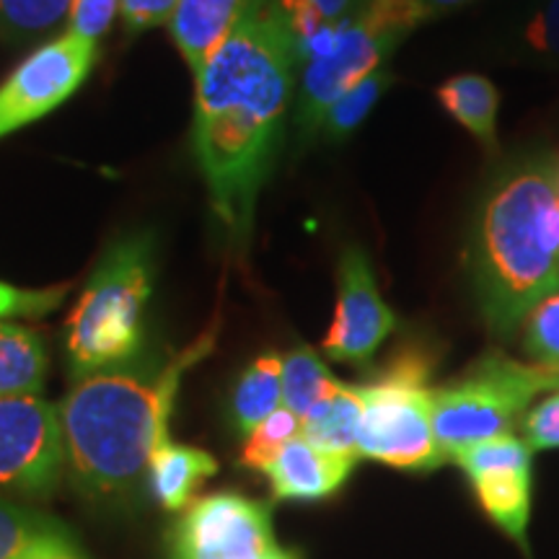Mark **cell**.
Returning <instances> with one entry per match:
<instances>
[{
    "label": "cell",
    "mask_w": 559,
    "mask_h": 559,
    "mask_svg": "<svg viewBox=\"0 0 559 559\" xmlns=\"http://www.w3.org/2000/svg\"><path fill=\"white\" fill-rule=\"evenodd\" d=\"M296 66L288 21L264 0L194 75V153L215 221L236 247L249 241L283 143Z\"/></svg>",
    "instance_id": "obj_1"
},
{
    "label": "cell",
    "mask_w": 559,
    "mask_h": 559,
    "mask_svg": "<svg viewBox=\"0 0 559 559\" xmlns=\"http://www.w3.org/2000/svg\"><path fill=\"white\" fill-rule=\"evenodd\" d=\"M464 262L481 317L502 337L559 293L557 153L510 158L489 177L474 207Z\"/></svg>",
    "instance_id": "obj_2"
},
{
    "label": "cell",
    "mask_w": 559,
    "mask_h": 559,
    "mask_svg": "<svg viewBox=\"0 0 559 559\" xmlns=\"http://www.w3.org/2000/svg\"><path fill=\"white\" fill-rule=\"evenodd\" d=\"M215 332L177 358L86 376L58 407L73 487L88 500H124L148 481L153 451L169 440L181 376L213 349Z\"/></svg>",
    "instance_id": "obj_3"
},
{
    "label": "cell",
    "mask_w": 559,
    "mask_h": 559,
    "mask_svg": "<svg viewBox=\"0 0 559 559\" xmlns=\"http://www.w3.org/2000/svg\"><path fill=\"white\" fill-rule=\"evenodd\" d=\"M153 241L111 243L66 321V353L75 379L132 366L143 349L145 309L153 296Z\"/></svg>",
    "instance_id": "obj_4"
},
{
    "label": "cell",
    "mask_w": 559,
    "mask_h": 559,
    "mask_svg": "<svg viewBox=\"0 0 559 559\" xmlns=\"http://www.w3.org/2000/svg\"><path fill=\"white\" fill-rule=\"evenodd\" d=\"M559 389V368L489 349L456 379L432 389V430L445 461L481 440L510 436L531 402Z\"/></svg>",
    "instance_id": "obj_5"
},
{
    "label": "cell",
    "mask_w": 559,
    "mask_h": 559,
    "mask_svg": "<svg viewBox=\"0 0 559 559\" xmlns=\"http://www.w3.org/2000/svg\"><path fill=\"white\" fill-rule=\"evenodd\" d=\"M430 16L425 0H362L347 19H342L332 50L324 58L300 66L296 94L300 143L319 138L332 104L381 70L391 52Z\"/></svg>",
    "instance_id": "obj_6"
},
{
    "label": "cell",
    "mask_w": 559,
    "mask_h": 559,
    "mask_svg": "<svg viewBox=\"0 0 559 559\" xmlns=\"http://www.w3.org/2000/svg\"><path fill=\"white\" fill-rule=\"evenodd\" d=\"M430 373L428 349L402 347L373 381L358 386L360 456L412 472H430L445 464L432 430Z\"/></svg>",
    "instance_id": "obj_7"
},
{
    "label": "cell",
    "mask_w": 559,
    "mask_h": 559,
    "mask_svg": "<svg viewBox=\"0 0 559 559\" xmlns=\"http://www.w3.org/2000/svg\"><path fill=\"white\" fill-rule=\"evenodd\" d=\"M171 559H300L280 547L270 508L239 492L194 500L169 534Z\"/></svg>",
    "instance_id": "obj_8"
},
{
    "label": "cell",
    "mask_w": 559,
    "mask_h": 559,
    "mask_svg": "<svg viewBox=\"0 0 559 559\" xmlns=\"http://www.w3.org/2000/svg\"><path fill=\"white\" fill-rule=\"evenodd\" d=\"M66 466L58 407L39 396H0V489L45 500Z\"/></svg>",
    "instance_id": "obj_9"
},
{
    "label": "cell",
    "mask_w": 559,
    "mask_h": 559,
    "mask_svg": "<svg viewBox=\"0 0 559 559\" xmlns=\"http://www.w3.org/2000/svg\"><path fill=\"white\" fill-rule=\"evenodd\" d=\"M94 62L96 41L68 32L34 50L0 86V140L68 102L88 79Z\"/></svg>",
    "instance_id": "obj_10"
},
{
    "label": "cell",
    "mask_w": 559,
    "mask_h": 559,
    "mask_svg": "<svg viewBox=\"0 0 559 559\" xmlns=\"http://www.w3.org/2000/svg\"><path fill=\"white\" fill-rule=\"evenodd\" d=\"M394 330L396 317L381 298L368 254L347 247L337 267V309L321 347L332 360L362 368Z\"/></svg>",
    "instance_id": "obj_11"
},
{
    "label": "cell",
    "mask_w": 559,
    "mask_h": 559,
    "mask_svg": "<svg viewBox=\"0 0 559 559\" xmlns=\"http://www.w3.org/2000/svg\"><path fill=\"white\" fill-rule=\"evenodd\" d=\"M262 3L264 0H179L169 32L194 75Z\"/></svg>",
    "instance_id": "obj_12"
},
{
    "label": "cell",
    "mask_w": 559,
    "mask_h": 559,
    "mask_svg": "<svg viewBox=\"0 0 559 559\" xmlns=\"http://www.w3.org/2000/svg\"><path fill=\"white\" fill-rule=\"evenodd\" d=\"M353 466L355 459L319 449L298 436L264 474L277 500H324L345 485Z\"/></svg>",
    "instance_id": "obj_13"
},
{
    "label": "cell",
    "mask_w": 559,
    "mask_h": 559,
    "mask_svg": "<svg viewBox=\"0 0 559 559\" xmlns=\"http://www.w3.org/2000/svg\"><path fill=\"white\" fill-rule=\"evenodd\" d=\"M215 472H218V461L207 451L166 440L151 456L148 487L160 508L177 513L192 506L194 492Z\"/></svg>",
    "instance_id": "obj_14"
},
{
    "label": "cell",
    "mask_w": 559,
    "mask_h": 559,
    "mask_svg": "<svg viewBox=\"0 0 559 559\" xmlns=\"http://www.w3.org/2000/svg\"><path fill=\"white\" fill-rule=\"evenodd\" d=\"M75 557L73 534L50 515L0 500V559Z\"/></svg>",
    "instance_id": "obj_15"
},
{
    "label": "cell",
    "mask_w": 559,
    "mask_h": 559,
    "mask_svg": "<svg viewBox=\"0 0 559 559\" xmlns=\"http://www.w3.org/2000/svg\"><path fill=\"white\" fill-rule=\"evenodd\" d=\"M440 107L451 120L479 140L487 153L498 151L500 91L479 73H461L443 81L436 91Z\"/></svg>",
    "instance_id": "obj_16"
},
{
    "label": "cell",
    "mask_w": 559,
    "mask_h": 559,
    "mask_svg": "<svg viewBox=\"0 0 559 559\" xmlns=\"http://www.w3.org/2000/svg\"><path fill=\"white\" fill-rule=\"evenodd\" d=\"M360 419L362 400L358 386L340 381V386L304 417V438L324 451L358 459Z\"/></svg>",
    "instance_id": "obj_17"
},
{
    "label": "cell",
    "mask_w": 559,
    "mask_h": 559,
    "mask_svg": "<svg viewBox=\"0 0 559 559\" xmlns=\"http://www.w3.org/2000/svg\"><path fill=\"white\" fill-rule=\"evenodd\" d=\"M45 342L29 326L0 321V396H37L45 389Z\"/></svg>",
    "instance_id": "obj_18"
},
{
    "label": "cell",
    "mask_w": 559,
    "mask_h": 559,
    "mask_svg": "<svg viewBox=\"0 0 559 559\" xmlns=\"http://www.w3.org/2000/svg\"><path fill=\"white\" fill-rule=\"evenodd\" d=\"M280 407H283V358L262 355L236 381L230 394V423L236 432L251 436Z\"/></svg>",
    "instance_id": "obj_19"
},
{
    "label": "cell",
    "mask_w": 559,
    "mask_h": 559,
    "mask_svg": "<svg viewBox=\"0 0 559 559\" xmlns=\"http://www.w3.org/2000/svg\"><path fill=\"white\" fill-rule=\"evenodd\" d=\"M481 508L510 539L526 549V528L531 515V469L495 472L472 479Z\"/></svg>",
    "instance_id": "obj_20"
},
{
    "label": "cell",
    "mask_w": 559,
    "mask_h": 559,
    "mask_svg": "<svg viewBox=\"0 0 559 559\" xmlns=\"http://www.w3.org/2000/svg\"><path fill=\"white\" fill-rule=\"evenodd\" d=\"M337 386L340 381L330 373L317 349L300 345L283 358V407L296 412L300 419Z\"/></svg>",
    "instance_id": "obj_21"
},
{
    "label": "cell",
    "mask_w": 559,
    "mask_h": 559,
    "mask_svg": "<svg viewBox=\"0 0 559 559\" xmlns=\"http://www.w3.org/2000/svg\"><path fill=\"white\" fill-rule=\"evenodd\" d=\"M391 81H394L391 70L381 68L376 70V73H370L368 79H362L358 86L349 88L347 94L334 102L330 111L324 115L319 135L330 140V143H342V140H347L362 122L368 120L370 111H373L381 96L386 94Z\"/></svg>",
    "instance_id": "obj_22"
},
{
    "label": "cell",
    "mask_w": 559,
    "mask_h": 559,
    "mask_svg": "<svg viewBox=\"0 0 559 559\" xmlns=\"http://www.w3.org/2000/svg\"><path fill=\"white\" fill-rule=\"evenodd\" d=\"M73 0H0V37L29 41L45 37L70 16Z\"/></svg>",
    "instance_id": "obj_23"
},
{
    "label": "cell",
    "mask_w": 559,
    "mask_h": 559,
    "mask_svg": "<svg viewBox=\"0 0 559 559\" xmlns=\"http://www.w3.org/2000/svg\"><path fill=\"white\" fill-rule=\"evenodd\" d=\"M298 436H304V419L288 407H280L275 415L264 419L260 428L247 436L239 464L243 469L267 472L272 461L288 449L290 440H296Z\"/></svg>",
    "instance_id": "obj_24"
},
{
    "label": "cell",
    "mask_w": 559,
    "mask_h": 559,
    "mask_svg": "<svg viewBox=\"0 0 559 559\" xmlns=\"http://www.w3.org/2000/svg\"><path fill=\"white\" fill-rule=\"evenodd\" d=\"M531 459H534V451L528 449L526 440L515 436H500L481 440L477 445H469V449L461 451L453 461L469 474V479H477L495 472L531 469Z\"/></svg>",
    "instance_id": "obj_25"
},
{
    "label": "cell",
    "mask_w": 559,
    "mask_h": 559,
    "mask_svg": "<svg viewBox=\"0 0 559 559\" xmlns=\"http://www.w3.org/2000/svg\"><path fill=\"white\" fill-rule=\"evenodd\" d=\"M523 349L542 366L559 368V293L544 298L523 319Z\"/></svg>",
    "instance_id": "obj_26"
},
{
    "label": "cell",
    "mask_w": 559,
    "mask_h": 559,
    "mask_svg": "<svg viewBox=\"0 0 559 559\" xmlns=\"http://www.w3.org/2000/svg\"><path fill=\"white\" fill-rule=\"evenodd\" d=\"M275 3L288 21L293 39H304L321 26L347 19L362 0H275Z\"/></svg>",
    "instance_id": "obj_27"
},
{
    "label": "cell",
    "mask_w": 559,
    "mask_h": 559,
    "mask_svg": "<svg viewBox=\"0 0 559 559\" xmlns=\"http://www.w3.org/2000/svg\"><path fill=\"white\" fill-rule=\"evenodd\" d=\"M70 285L58 288H16V285L0 280V321L11 319H39L58 309L66 300Z\"/></svg>",
    "instance_id": "obj_28"
},
{
    "label": "cell",
    "mask_w": 559,
    "mask_h": 559,
    "mask_svg": "<svg viewBox=\"0 0 559 559\" xmlns=\"http://www.w3.org/2000/svg\"><path fill=\"white\" fill-rule=\"evenodd\" d=\"M122 0H73L68 16V34L73 37L99 41L120 13Z\"/></svg>",
    "instance_id": "obj_29"
},
{
    "label": "cell",
    "mask_w": 559,
    "mask_h": 559,
    "mask_svg": "<svg viewBox=\"0 0 559 559\" xmlns=\"http://www.w3.org/2000/svg\"><path fill=\"white\" fill-rule=\"evenodd\" d=\"M523 45L536 58L559 62V0H544V5L523 26Z\"/></svg>",
    "instance_id": "obj_30"
},
{
    "label": "cell",
    "mask_w": 559,
    "mask_h": 559,
    "mask_svg": "<svg viewBox=\"0 0 559 559\" xmlns=\"http://www.w3.org/2000/svg\"><path fill=\"white\" fill-rule=\"evenodd\" d=\"M179 0H122L120 19L128 34H143L153 26L171 24Z\"/></svg>",
    "instance_id": "obj_31"
},
{
    "label": "cell",
    "mask_w": 559,
    "mask_h": 559,
    "mask_svg": "<svg viewBox=\"0 0 559 559\" xmlns=\"http://www.w3.org/2000/svg\"><path fill=\"white\" fill-rule=\"evenodd\" d=\"M523 430H526L531 451L559 449V391L528 412L523 419Z\"/></svg>",
    "instance_id": "obj_32"
},
{
    "label": "cell",
    "mask_w": 559,
    "mask_h": 559,
    "mask_svg": "<svg viewBox=\"0 0 559 559\" xmlns=\"http://www.w3.org/2000/svg\"><path fill=\"white\" fill-rule=\"evenodd\" d=\"M425 3H428L430 13H432V16H436V13L456 11V9H461V5L472 3V0H425Z\"/></svg>",
    "instance_id": "obj_33"
},
{
    "label": "cell",
    "mask_w": 559,
    "mask_h": 559,
    "mask_svg": "<svg viewBox=\"0 0 559 559\" xmlns=\"http://www.w3.org/2000/svg\"><path fill=\"white\" fill-rule=\"evenodd\" d=\"M557 169H559V153H557Z\"/></svg>",
    "instance_id": "obj_34"
},
{
    "label": "cell",
    "mask_w": 559,
    "mask_h": 559,
    "mask_svg": "<svg viewBox=\"0 0 559 559\" xmlns=\"http://www.w3.org/2000/svg\"><path fill=\"white\" fill-rule=\"evenodd\" d=\"M60 559H75V557H60Z\"/></svg>",
    "instance_id": "obj_35"
}]
</instances>
